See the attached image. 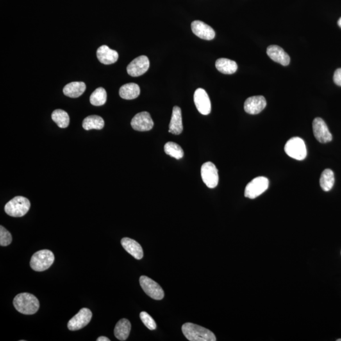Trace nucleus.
<instances>
[{
    "instance_id": "1",
    "label": "nucleus",
    "mask_w": 341,
    "mask_h": 341,
    "mask_svg": "<svg viewBox=\"0 0 341 341\" xmlns=\"http://www.w3.org/2000/svg\"><path fill=\"white\" fill-rule=\"evenodd\" d=\"M16 310L24 315H33L40 308V301L35 296L28 293H20L13 299Z\"/></svg>"
},
{
    "instance_id": "2",
    "label": "nucleus",
    "mask_w": 341,
    "mask_h": 341,
    "mask_svg": "<svg viewBox=\"0 0 341 341\" xmlns=\"http://www.w3.org/2000/svg\"><path fill=\"white\" fill-rule=\"evenodd\" d=\"M182 332L188 340L190 341H215L214 334L204 327L186 323L182 326Z\"/></svg>"
},
{
    "instance_id": "3",
    "label": "nucleus",
    "mask_w": 341,
    "mask_h": 341,
    "mask_svg": "<svg viewBox=\"0 0 341 341\" xmlns=\"http://www.w3.org/2000/svg\"><path fill=\"white\" fill-rule=\"evenodd\" d=\"M30 208V201L27 198L17 196L5 205L4 211L11 217H20L26 215Z\"/></svg>"
},
{
    "instance_id": "4",
    "label": "nucleus",
    "mask_w": 341,
    "mask_h": 341,
    "mask_svg": "<svg viewBox=\"0 0 341 341\" xmlns=\"http://www.w3.org/2000/svg\"><path fill=\"white\" fill-rule=\"evenodd\" d=\"M54 256L49 250H42L36 252L32 256L30 265L35 271L42 272L48 269L53 264Z\"/></svg>"
},
{
    "instance_id": "5",
    "label": "nucleus",
    "mask_w": 341,
    "mask_h": 341,
    "mask_svg": "<svg viewBox=\"0 0 341 341\" xmlns=\"http://www.w3.org/2000/svg\"><path fill=\"white\" fill-rule=\"evenodd\" d=\"M284 151L288 156L296 160H303L307 155L305 143L299 137H293L289 140L284 147Z\"/></svg>"
},
{
    "instance_id": "6",
    "label": "nucleus",
    "mask_w": 341,
    "mask_h": 341,
    "mask_svg": "<svg viewBox=\"0 0 341 341\" xmlns=\"http://www.w3.org/2000/svg\"><path fill=\"white\" fill-rule=\"evenodd\" d=\"M269 188V180L263 176H259L250 182L245 188V196L254 199L260 196Z\"/></svg>"
},
{
    "instance_id": "7",
    "label": "nucleus",
    "mask_w": 341,
    "mask_h": 341,
    "mask_svg": "<svg viewBox=\"0 0 341 341\" xmlns=\"http://www.w3.org/2000/svg\"><path fill=\"white\" fill-rule=\"evenodd\" d=\"M139 281L142 290L151 298L161 300L165 297V293L162 288L149 277L145 276H141Z\"/></svg>"
},
{
    "instance_id": "8",
    "label": "nucleus",
    "mask_w": 341,
    "mask_h": 341,
    "mask_svg": "<svg viewBox=\"0 0 341 341\" xmlns=\"http://www.w3.org/2000/svg\"><path fill=\"white\" fill-rule=\"evenodd\" d=\"M201 176L204 183L209 188H215L219 183L218 170L213 163L207 162L202 166Z\"/></svg>"
},
{
    "instance_id": "9",
    "label": "nucleus",
    "mask_w": 341,
    "mask_h": 341,
    "mask_svg": "<svg viewBox=\"0 0 341 341\" xmlns=\"http://www.w3.org/2000/svg\"><path fill=\"white\" fill-rule=\"evenodd\" d=\"M92 317V311L87 308H82L78 313L72 317L68 323V328L75 331L87 326Z\"/></svg>"
},
{
    "instance_id": "10",
    "label": "nucleus",
    "mask_w": 341,
    "mask_h": 341,
    "mask_svg": "<svg viewBox=\"0 0 341 341\" xmlns=\"http://www.w3.org/2000/svg\"><path fill=\"white\" fill-rule=\"evenodd\" d=\"M312 127L315 137L318 142L322 144H326L333 140V135L330 132L326 122L322 118H315L313 122Z\"/></svg>"
},
{
    "instance_id": "11",
    "label": "nucleus",
    "mask_w": 341,
    "mask_h": 341,
    "mask_svg": "<svg viewBox=\"0 0 341 341\" xmlns=\"http://www.w3.org/2000/svg\"><path fill=\"white\" fill-rule=\"evenodd\" d=\"M150 62L146 56L137 57L131 61L127 67V72L131 77H139L149 70Z\"/></svg>"
},
{
    "instance_id": "12",
    "label": "nucleus",
    "mask_w": 341,
    "mask_h": 341,
    "mask_svg": "<svg viewBox=\"0 0 341 341\" xmlns=\"http://www.w3.org/2000/svg\"><path fill=\"white\" fill-rule=\"evenodd\" d=\"M194 102L199 112L208 115L211 112V102L208 93L202 88H197L194 93Z\"/></svg>"
},
{
    "instance_id": "13",
    "label": "nucleus",
    "mask_w": 341,
    "mask_h": 341,
    "mask_svg": "<svg viewBox=\"0 0 341 341\" xmlns=\"http://www.w3.org/2000/svg\"><path fill=\"white\" fill-rule=\"evenodd\" d=\"M131 125L136 131H147L153 128L154 122L150 114L144 111L136 114L131 120Z\"/></svg>"
},
{
    "instance_id": "14",
    "label": "nucleus",
    "mask_w": 341,
    "mask_h": 341,
    "mask_svg": "<svg viewBox=\"0 0 341 341\" xmlns=\"http://www.w3.org/2000/svg\"><path fill=\"white\" fill-rule=\"evenodd\" d=\"M267 105L265 97L262 95H256L248 98L245 102L244 110L250 115H257L264 110Z\"/></svg>"
},
{
    "instance_id": "15",
    "label": "nucleus",
    "mask_w": 341,
    "mask_h": 341,
    "mask_svg": "<svg viewBox=\"0 0 341 341\" xmlns=\"http://www.w3.org/2000/svg\"><path fill=\"white\" fill-rule=\"evenodd\" d=\"M191 27L193 34L202 40L210 41L215 38L214 30L206 23L200 20H195L192 23Z\"/></svg>"
},
{
    "instance_id": "16",
    "label": "nucleus",
    "mask_w": 341,
    "mask_h": 341,
    "mask_svg": "<svg viewBox=\"0 0 341 341\" xmlns=\"http://www.w3.org/2000/svg\"><path fill=\"white\" fill-rule=\"evenodd\" d=\"M267 55L275 62L280 63L283 66H287L290 63V57L284 51L283 48L276 45H271L267 47Z\"/></svg>"
},
{
    "instance_id": "17",
    "label": "nucleus",
    "mask_w": 341,
    "mask_h": 341,
    "mask_svg": "<svg viewBox=\"0 0 341 341\" xmlns=\"http://www.w3.org/2000/svg\"><path fill=\"white\" fill-rule=\"evenodd\" d=\"M97 57L102 64L111 65L117 62L119 55L115 50L111 49L108 45H103L97 49Z\"/></svg>"
},
{
    "instance_id": "18",
    "label": "nucleus",
    "mask_w": 341,
    "mask_h": 341,
    "mask_svg": "<svg viewBox=\"0 0 341 341\" xmlns=\"http://www.w3.org/2000/svg\"><path fill=\"white\" fill-rule=\"evenodd\" d=\"M122 247L134 258L140 260L144 256V252L141 245L136 241L129 238H124L121 241Z\"/></svg>"
},
{
    "instance_id": "19",
    "label": "nucleus",
    "mask_w": 341,
    "mask_h": 341,
    "mask_svg": "<svg viewBox=\"0 0 341 341\" xmlns=\"http://www.w3.org/2000/svg\"><path fill=\"white\" fill-rule=\"evenodd\" d=\"M169 127V132L174 135H179L183 131L181 110L178 106H174L172 109L171 119H170Z\"/></svg>"
},
{
    "instance_id": "20",
    "label": "nucleus",
    "mask_w": 341,
    "mask_h": 341,
    "mask_svg": "<svg viewBox=\"0 0 341 341\" xmlns=\"http://www.w3.org/2000/svg\"><path fill=\"white\" fill-rule=\"evenodd\" d=\"M86 89L85 83L83 82H74L68 84L63 88V93L67 96L71 98H77L84 94Z\"/></svg>"
},
{
    "instance_id": "21",
    "label": "nucleus",
    "mask_w": 341,
    "mask_h": 341,
    "mask_svg": "<svg viewBox=\"0 0 341 341\" xmlns=\"http://www.w3.org/2000/svg\"><path fill=\"white\" fill-rule=\"evenodd\" d=\"M139 86L135 83L125 84L120 88L119 94L122 98L127 100L136 99L139 96Z\"/></svg>"
},
{
    "instance_id": "22",
    "label": "nucleus",
    "mask_w": 341,
    "mask_h": 341,
    "mask_svg": "<svg viewBox=\"0 0 341 341\" xmlns=\"http://www.w3.org/2000/svg\"><path fill=\"white\" fill-rule=\"evenodd\" d=\"M131 331V324L126 318H123L116 325L115 331V337L120 341H125L128 338Z\"/></svg>"
},
{
    "instance_id": "23",
    "label": "nucleus",
    "mask_w": 341,
    "mask_h": 341,
    "mask_svg": "<svg viewBox=\"0 0 341 341\" xmlns=\"http://www.w3.org/2000/svg\"><path fill=\"white\" fill-rule=\"evenodd\" d=\"M215 67L218 71L224 74H233L238 70L237 63L235 61L223 58L216 61Z\"/></svg>"
},
{
    "instance_id": "24",
    "label": "nucleus",
    "mask_w": 341,
    "mask_h": 341,
    "mask_svg": "<svg viewBox=\"0 0 341 341\" xmlns=\"http://www.w3.org/2000/svg\"><path fill=\"white\" fill-rule=\"evenodd\" d=\"M83 127L85 130H90L92 129H101L104 128V121L99 116H88L84 120Z\"/></svg>"
},
{
    "instance_id": "25",
    "label": "nucleus",
    "mask_w": 341,
    "mask_h": 341,
    "mask_svg": "<svg viewBox=\"0 0 341 341\" xmlns=\"http://www.w3.org/2000/svg\"><path fill=\"white\" fill-rule=\"evenodd\" d=\"M335 182L334 174L333 170L326 169L322 172L320 179V185L322 189L325 192H329L333 188Z\"/></svg>"
},
{
    "instance_id": "26",
    "label": "nucleus",
    "mask_w": 341,
    "mask_h": 341,
    "mask_svg": "<svg viewBox=\"0 0 341 341\" xmlns=\"http://www.w3.org/2000/svg\"><path fill=\"white\" fill-rule=\"evenodd\" d=\"M52 120L55 122L58 127L65 128L70 124V117L65 111L62 110H54L51 115Z\"/></svg>"
},
{
    "instance_id": "27",
    "label": "nucleus",
    "mask_w": 341,
    "mask_h": 341,
    "mask_svg": "<svg viewBox=\"0 0 341 341\" xmlns=\"http://www.w3.org/2000/svg\"><path fill=\"white\" fill-rule=\"evenodd\" d=\"M107 100V93L105 89L102 87L96 88L90 97L91 104L95 106L104 105Z\"/></svg>"
},
{
    "instance_id": "28",
    "label": "nucleus",
    "mask_w": 341,
    "mask_h": 341,
    "mask_svg": "<svg viewBox=\"0 0 341 341\" xmlns=\"http://www.w3.org/2000/svg\"><path fill=\"white\" fill-rule=\"evenodd\" d=\"M165 152L168 155L176 159H180L184 156L182 148L174 142H167L165 145Z\"/></svg>"
},
{
    "instance_id": "29",
    "label": "nucleus",
    "mask_w": 341,
    "mask_h": 341,
    "mask_svg": "<svg viewBox=\"0 0 341 341\" xmlns=\"http://www.w3.org/2000/svg\"><path fill=\"white\" fill-rule=\"evenodd\" d=\"M12 241V236L8 231L3 226H0V245L6 247L10 245Z\"/></svg>"
},
{
    "instance_id": "30",
    "label": "nucleus",
    "mask_w": 341,
    "mask_h": 341,
    "mask_svg": "<svg viewBox=\"0 0 341 341\" xmlns=\"http://www.w3.org/2000/svg\"><path fill=\"white\" fill-rule=\"evenodd\" d=\"M140 317L141 320L148 329L152 330V331L156 329V322L149 313L145 312V311H142L140 313Z\"/></svg>"
},
{
    "instance_id": "31",
    "label": "nucleus",
    "mask_w": 341,
    "mask_h": 341,
    "mask_svg": "<svg viewBox=\"0 0 341 341\" xmlns=\"http://www.w3.org/2000/svg\"><path fill=\"white\" fill-rule=\"evenodd\" d=\"M334 81L336 85L341 87V68H338L334 73Z\"/></svg>"
},
{
    "instance_id": "32",
    "label": "nucleus",
    "mask_w": 341,
    "mask_h": 341,
    "mask_svg": "<svg viewBox=\"0 0 341 341\" xmlns=\"http://www.w3.org/2000/svg\"><path fill=\"white\" fill-rule=\"evenodd\" d=\"M97 341H110V339H108V338L106 337H104V336H101V337H99L98 339L97 340Z\"/></svg>"
},
{
    "instance_id": "33",
    "label": "nucleus",
    "mask_w": 341,
    "mask_h": 341,
    "mask_svg": "<svg viewBox=\"0 0 341 341\" xmlns=\"http://www.w3.org/2000/svg\"><path fill=\"white\" fill-rule=\"evenodd\" d=\"M338 25L339 26H340L341 28V17L340 18V20H338Z\"/></svg>"
},
{
    "instance_id": "34",
    "label": "nucleus",
    "mask_w": 341,
    "mask_h": 341,
    "mask_svg": "<svg viewBox=\"0 0 341 341\" xmlns=\"http://www.w3.org/2000/svg\"><path fill=\"white\" fill-rule=\"evenodd\" d=\"M337 341H341V339H339V340H338Z\"/></svg>"
}]
</instances>
